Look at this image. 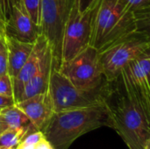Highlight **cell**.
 <instances>
[{
  "label": "cell",
  "mask_w": 150,
  "mask_h": 149,
  "mask_svg": "<svg viewBox=\"0 0 150 149\" xmlns=\"http://www.w3.org/2000/svg\"><path fill=\"white\" fill-rule=\"evenodd\" d=\"M110 90V82L99 89L85 91L75 87L54 67L52 69L48 92L50 94L54 112L83 108L104 104Z\"/></svg>",
  "instance_id": "obj_6"
},
{
  "label": "cell",
  "mask_w": 150,
  "mask_h": 149,
  "mask_svg": "<svg viewBox=\"0 0 150 149\" xmlns=\"http://www.w3.org/2000/svg\"><path fill=\"white\" fill-rule=\"evenodd\" d=\"M6 129H8V127L5 125V123L4 122V120H3V119H2V117L0 115V133H2L3 132H4Z\"/></svg>",
  "instance_id": "obj_24"
},
{
  "label": "cell",
  "mask_w": 150,
  "mask_h": 149,
  "mask_svg": "<svg viewBox=\"0 0 150 149\" xmlns=\"http://www.w3.org/2000/svg\"><path fill=\"white\" fill-rule=\"evenodd\" d=\"M149 51L131 61L120 72V78L140 97L150 100Z\"/></svg>",
  "instance_id": "obj_10"
},
{
  "label": "cell",
  "mask_w": 150,
  "mask_h": 149,
  "mask_svg": "<svg viewBox=\"0 0 150 149\" xmlns=\"http://www.w3.org/2000/svg\"><path fill=\"white\" fill-rule=\"evenodd\" d=\"M68 13V0H41L40 28L50 45L54 67L58 70L62 63V47Z\"/></svg>",
  "instance_id": "obj_8"
},
{
  "label": "cell",
  "mask_w": 150,
  "mask_h": 149,
  "mask_svg": "<svg viewBox=\"0 0 150 149\" xmlns=\"http://www.w3.org/2000/svg\"><path fill=\"white\" fill-rule=\"evenodd\" d=\"M25 131L8 128L0 133V149H18L25 137Z\"/></svg>",
  "instance_id": "obj_16"
},
{
  "label": "cell",
  "mask_w": 150,
  "mask_h": 149,
  "mask_svg": "<svg viewBox=\"0 0 150 149\" xmlns=\"http://www.w3.org/2000/svg\"><path fill=\"white\" fill-rule=\"evenodd\" d=\"M104 103L109 111L112 129L128 148L150 147V100L137 95L119 76L110 83Z\"/></svg>",
  "instance_id": "obj_1"
},
{
  "label": "cell",
  "mask_w": 150,
  "mask_h": 149,
  "mask_svg": "<svg viewBox=\"0 0 150 149\" xmlns=\"http://www.w3.org/2000/svg\"><path fill=\"white\" fill-rule=\"evenodd\" d=\"M150 38L148 30L130 33L99 51V59L105 78L115 81L124 67L131 61L149 51Z\"/></svg>",
  "instance_id": "obj_5"
},
{
  "label": "cell",
  "mask_w": 150,
  "mask_h": 149,
  "mask_svg": "<svg viewBox=\"0 0 150 149\" xmlns=\"http://www.w3.org/2000/svg\"><path fill=\"white\" fill-rule=\"evenodd\" d=\"M34 149H53L52 146L50 145V143L44 138H42L38 143H36L34 145Z\"/></svg>",
  "instance_id": "obj_23"
},
{
  "label": "cell",
  "mask_w": 150,
  "mask_h": 149,
  "mask_svg": "<svg viewBox=\"0 0 150 149\" xmlns=\"http://www.w3.org/2000/svg\"><path fill=\"white\" fill-rule=\"evenodd\" d=\"M58 71L77 89L90 91L108 83L103 73L99 51L89 46L72 59L62 61Z\"/></svg>",
  "instance_id": "obj_7"
},
{
  "label": "cell",
  "mask_w": 150,
  "mask_h": 149,
  "mask_svg": "<svg viewBox=\"0 0 150 149\" xmlns=\"http://www.w3.org/2000/svg\"><path fill=\"white\" fill-rule=\"evenodd\" d=\"M102 126L112 128L105 103L54 112L41 132L53 149H69L77 138Z\"/></svg>",
  "instance_id": "obj_2"
},
{
  "label": "cell",
  "mask_w": 150,
  "mask_h": 149,
  "mask_svg": "<svg viewBox=\"0 0 150 149\" xmlns=\"http://www.w3.org/2000/svg\"><path fill=\"white\" fill-rule=\"evenodd\" d=\"M145 20L127 11L119 0H102L98 10L90 46L98 51L116 40L140 30H148Z\"/></svg>",
  "instance_id": "obj_3"
},
{
  "label": "cell",
  "mask_w": 150,
  "mask_h": 149,
  "mask_svg": "<svg viewBox=\"0 0 150 149\" xmlns=\"http://www.w3.org/2000/svg\"><path fill=\"white\" fill-rule=\"evenodd\" d=\"M0 11L5 36L34 43L41 34L40 26L31 20L23 0H0Z\"/></svg>",
  "instance_id": "obj_9"
},
{
  "label": "cell",
  "mask_w": 150,
  "mask_h": 149,
  "mask_svg": "<svg viewBox=\"0 0 150 149\" xmlns=\"http://www.w3.org/2000/svg\"><path fill=\"white\" fill-rule=\"evenodd\" d=\"M0 115L8 128L22 130L27 134L38 131L29 118L16 105L3 109L0 111Z\"/></svg>",
  "instance_id": "obj_15"
},
{
  "label": "cell",
  "mask_w": 150,
  "mask_h": 149,
  "mask_svg": "<svg viewBox=\"0 0 150 149\" xmlns=\"http://www.w3.org/2000/svg\"><path fill=\"white\" fill-rule=\"evenodd\" d=\"M54 68V58L49 47L43 58L41 65L37 72L25 84L17 103L27 99L33 96L47 92L48 90L51 72Z\"/></svg>",
  "instance_id": "obj_13"
},
{
  "label": "cell",
  "mask_w": 150,
  "mask_h": 149,
  "mask_svg": "<svg viewBox=\"0 0 150 149\" xmlns=\"http://www.w3.org/2000/svg\"><path fill=\"white\" fill-rule=\"evenodd\" d=\"M8 59H7V49L4 40V34L0 35V76L8 74Z\"/></svg>",
  "instance_id": "obj_19"
},
{
  "label": "cell",
  "mask_w": 150,
  "mask_h": 149,
  "mask_svg": "<svg viewBox=\"0 0 150 149\" xmlns=\"http://www.w3.org/2000/svg\"><path fill=\"white\" fill-rule=\"evenodd\" d=\"M15 105L13 97H8V96H4L0 95V111L3 109Z\"/></svg>",
  "instance_id": "obj_21"
},
{
  "label": "cell",
  "mask_w": 150,
  "mask_h": 149,
  "mask_svg": "<svg viewBox=\"0 0 150 149\" xmlns=\"http://www.w3.org/2000/svg\"><path fill=\"white\" fill-rule=\"evenodd\" d=\"M78 4V9L80 11H84L91 6H92L98 0H76Z\"/></svg>",
  "instance_id": "obj_22"
},
{
  "label": "cell",
  "mask_w": 150,
  "mask_h": 149,
  "mask_svg": "<svg viewBox=\"0 0 150 149\" xmlns=\"http://www.w3.org/2000/svg\"><path fill=\"white\" fill-rule=\"evenodd\" d=\"M23 3L31 20L40 26L41 0H23Z\"/></svg>",
  "instance_id": "obj_18"
},
{
  "label": "cell",
  "mask_w": 150,
  "mask_h": 149,
  "mask_svg": "<svg viewBox=\"0 0 150 149\" xmlns=\"http://www.w3.org/2000/svg\"><path fill=\"white\" fill-rule=\"evenodd\" d=\"M0 95L13 97L11 78L8 74L0 76Z\"/></svg>",
  "instance_id": "obj_20"
},
{
  "label": "cell",
  "mask_w": 150,
  "mask_h": 149,
  "mask_svg": "<svg viewBox=\"0 0 150 149\" xmlns=\"http://www.w3.org/2000/svg\"><path fill=\"white\" fill-rule=\"evenodd\" d=\"M4 26H3V22H2V18H1V11H0V35H4Z\"/></svg>",
  "instance_id": "obj_25"
},
{
  "label": "cell",
  "mask_w": 150,
  "mask_h": 149,
  "mask_svg": "<svg viewBox=\"0 0 150 149\" xmlns=\"http://www.w3.org/2000/svg\"><path fill=\"white\" fill-rule=\"evenodd\" d=\"M101 1L98 0L84 11H80L76 0H68V13L62 47V62L72 59L90 46L95 18Z\"/></svg>",
  "instance_id": "obj_4"
},
{
  "label": "cell",
  "mask_w": 150,
  "mask_h": 149,
  "mask_svg": "<svg viewBox=\"0 0 150 149\" xmlns=\"http://www.w3.org/2000/svg\"><path fill=\"white\" fill-rule=\"evenodd\" d=\"M50 47L47 38L40 34L34 42L33 48L26 61L19 70L18 74L11 80L13 88V99L15 104L18 102L25 84L40 68L47 50Z\"/></svg>",
  "instance_id": "obj_11"
},
{
  "label": "cell",
  "mask_w": 150,
  "mask_h": 149,
  "mask_svg": "<svg viewBox=\"0 0 150 149\" xmlns=\"http://www.w3.org/2000/svg\"><path fill=\"white\" fill-rule=\"evenodd\" d=\"M146 149H150V147H149V148H147Z\"/></svg>",
  "instance_id": "obj_26"
},
{
  "label": "cell",
  "mask_w": 150,
  "mask_h": 149,
  "mask_svg": "<svg viewBox=\"0 0 150 149\" xmlns=\"http://www.w3.org/2000/svg\"><path fill=\"white\" fill-rule=\"evenodd\" d=\"M119 2L127 11L145 20H149L150 0H119Z\"/></svg>",
  "instance_id": "obj_17"
},
{
  "label": "cell",
  "mask_w": 150,
  "mask_h": 149,
  "mask_svg": "<svg viewBox=\"0 0 150 149\" xmlns=\"http://www.w3.org/2000/svg\"><path fill=\"white\" fill-rule=\"evenodd\" d=\"M32 121L38 131H42L54 112L48 90L15 104Z\"/></svg>",
  "instance_id": "obj_12"
},
{
  "label": "cell",
  "mask_w": 150,
  "mask_h": 149,
  "mask_svg": "<svg viewBox=\"0 0 150 149\" xmlns=\"http://www.w3.org/2000/svg\"><path fill=\"white\" fill-rule=\"evenodd\" d=\"M4 40L8 59L7 73L12 80L18 74L19 70L29 57L33 48L34 43L20 41L18 40L5 35Z\"/></svg>",
  "instance_id": "obj_14"
}]
</instances>
